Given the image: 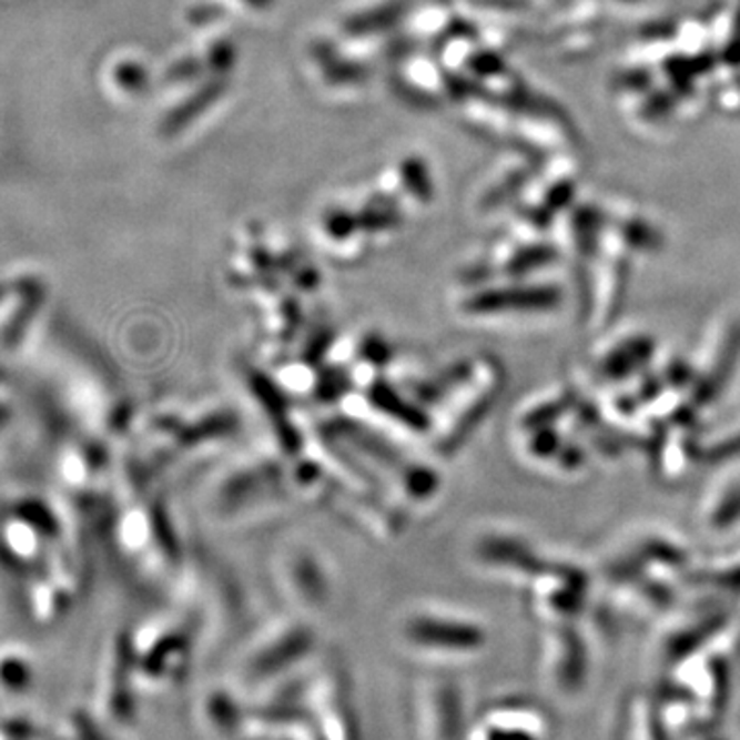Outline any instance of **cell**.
<instances>
[{
  "instance_id": "1",
  "label": "cell",
  "mask_w": 740,
  "mask_h": 740,
  "mask_svg": "<svg viewBox=\"0 0 740 740\" xmlns=\"http://www.w3.org/2000/svg\"><path fill=\"white\" fill-rule=\"evenodd\" d=\"M732 54H737L734 60H740V11L739 19H737V26H734V40H732L730 50H728V58H732Z\"/></svg>"
}]
</instances>
